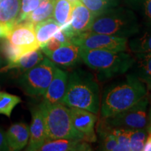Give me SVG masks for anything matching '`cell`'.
<instances>
[{
	"instance_id": "cell-16",
	"label": "cell",
	"mask_w": 151,
	"mask_h": 151,
	"mask_svg": "<svg viewBox=\"0 0 151 151\" xmlns=\"http://www.w3.org/2000/svg\"><path fill=\"white\" fill-rule=\"evenodd\" d=\"M41 151H90L92 148L89 143L84 140L59 139L47 140L39 148Z\"/></svg>"
},
{
	"instance_id": "cell-9",
	"label": "cell",
	"mask_w": 151,
	"mask_h": 151,
	"mask_svg": "<svg viewBox=\"0 0 151 151\" xmlns=\"http://www.w3.org/2000/svg\"><path fill=\"white\" fill-rule=\"evenodd\" d=\"M94 18V15L80 0L73 4L70 21L60 27V29L70 38L71 41L74 36L90 31Z\"/></svg>"
},
{
	"instance_id": "cell-36",
	"label": "cell",
	"mask_w": 151,
	"mask_h": 151,
	"mask_svg": "<svg viewBox=\"0 0 151 151\" xmlns=\"http://www.w3.org/2000/svg\"><path fill=\"white\" fill-rule=\"evenodd\" d=\"M69 1H70V2L72 3V4H74L75 2H76V1H80V0H69Z\"/></svg>"
},
{
	"instance_id": "cell-20",
	"label": "cell",
	"mask_w": 151,
	"mask_h": 151,
	"mask_svg": "<svg viewBox=\"0 0 151 151\" xmlns=\"http://www.w3.org/2000/svg\"><path fill=\"white\" fill-rule=\"evenodd\" d=\"M21 6V0L0 1V24L14 26L16 23Z\"/></svg>"
},
{
	"instance_id": "cell-18",
	"label": "cell",
	"mask_w": 151,
	"mask_h": 151,
	"mask_svg": "<svg viewBox=\"0 0 151 151\" xmlns=\"http://www.w3.org/2000/svg\"><path fill=\"white\" fill-rule=\"evenodd\" d=\"M133 65L129 70L146 86L151 87V52L134 53Z\"/></svg>"
},
{
	"instance_id": "cell-8",
	"label": "cell",
	"mask_w": 151,
	"mask_h": 151,
	"mask_svg": "<svg viewBox=\"0 0 151 151\" xmlns=\"http://www.w3.org/2000/svg\"><path fill=\"white\" fill-rule=\"evenodd\" d=\"M71 43L83 49L127 51L128 39L88 31L74 36Z\"/></svg>"
},
{
	"instance_id": "cell-4",
	"label": "cell",
	"mask_w": 151,
	"mask_h": 151,
	"mask_svg": "<svg viewBox=\"0 0 151 151\" xmlns=\"http://www.w3.org/2000/svg\"><path fill=\"white\" fill-rule=\"evenodd\" d=\"M140 27L134 11L118 6L95 16L90 31L129 39L137 35Z\"/></svg>"
},
{
	"instance_id": "cell-5",
	"label": "cell",
	"mask_w": 151,
	"mask_h": 151,
	"mask_svg": "<svg viewBox=\"0 0 151 151\" xmlns=\"http://www.w3.org/2000/svg\"><path fill=\"white\" fill-rule=\"evenodd\" d=\"M39 108L44 122L47 140L59 139L84 140L83 134L73 126L70 109L67 106L43 101Z\"/></svg>"
},
{
	"instance_id": "cell-2",
	"label": "cell",
	"mask_w": 151,
	"mask_h": 151,
	"mask_svg": "<svg viewBox=\"0 0 151 151\" xmlns=\"http://www.w3.org/2000/svg\"><path fill=\"white\" fill-rule=\"evenodd\" d=\"M61 104L69 108H78L98 114L100 92L98 83L89 71L77 69L68 73L67 90Z\"/></svg>"
},
{
	"instance_id": "cell-19",
	"label": "cell",
	"mask_w": 151,
	"mask_h": 151,
	"mask_svg": "<svg viewBox=\"0 0 151 151\" xmlns=\"http://www.w3.org/2000/svg\"><path fill=\"white\" fill-rule=\"evenodd\" d=\"M128 48L133 53L151 52V20H148L137 35L130 38Z\"/></svg>"
},
{
	"instance_id": "cell-3",
	"label": "cell",
	"mask_w": 151,
	"mask_h": 151,
	"mask_svg": "<svg viewBox=\"0 0 151 151\" xmlns=\"http://www.w3.org/2000/svg\"><path fill=\"white\" fill-rule=\"evenodd\" d=\"M82 61L97 73L99 80H107L127 73L133 65L134 55L127 51L81 48Z\"/></svg>"
},
{
	"instance_id": "cell-11",
	"label": "cell",
	"mask_w": 151,
	"mask_h": 151,
	"mask_svg": "<svg viewBox=\"0 0 151 151\" xmlns=\"http://www.w3.org/2000/svg\"><path fill=\"white\" fill-rule=\"evenodd\" d=\"M69 109L73 126L83 134L84 141L88 143L96 142L97 138L94 127L97 120V114L85 109Z\"/></svg>"
},
{
	"instance_id": "cell-28",
	"label": "cell",
	"mask_w": 151,
	"mask_h": 151,
	"mask_svg": "<svg viewBox=\"0 0 151 151\" xmlns=\"http://www.w3.org/2000/svg\"><path fill=\"white\" fill-rule=\"evenodd\" d=\"M148 132L147 128L129 129V149L131 151H141L143 150Z\"/></svg>"
},
{
	"instance_id": "cell-30",
	"label": "cell",
	"mask_w": 151,
	"mask_h": 151,
	"mask_svg": "<svg viewBox=\"0 0 151 151\" xmlns=\"http://www.w3.org/2000/svg\"><path fill=\"white\" fill-rule=\"evenodd\" d=\"M112 132L118 142L116 151L130 150L129 128L112 127Z\"/></svg>"
},
{
	"instance_id": "cell-17",
	"label": "cell",
	"mask_w": 151,
	"mask_h": 151,
	"mask_svg": "<svg viewBox=\"0 0 151 151\" xmlns=\"http://www.w3.org/2000/svg\"><path fill=\"white\" fill-rule=\"evenodd\" d=\"M44 59L42 50L41 48L30 51L24 54L17 61L7 63L0 70V72H5L12 69H17L20 72L24 73L30 69L35 67L39 62Z\"/></svg>"
},
{
	"instance_id": "cell-34",
	"label": "cell",
	"mask_w": 151,
	"mask_h": 151,
	"mask_svg": "<svg viewBox=\"0 0 151 151\" xmlns=\"http://www.w3.org/2000/svg\"><path fill=\"white\" fill-rule=\"evenodd\" d=\"M143 150L151 151V132H150L148 133L146 143H145V145H144V148H143Z\"/></svg>"
},
{
	"instance_id": "cell-6",
	"label": "cell",
	"mask_w": 151,
	"mask_h": 151,
	"mask_svg": "<svg viewBox=\"0 0 151 151\" xmlns=\"http://www.w3.org/2000/svg\"><path fill=\"white\" fill-rule=\"evenodd\" d=\"M56 67L50 59L44 58L35 67L22 73L19 84L24 93L32 97L43 95L51 82Z\"/></svg>"
},
{
	"instance_id": "cell-21",
	"label": "cell",
	"mask_w": 151,
	"mask_h": 151,
	"mask_svg": "<svg viewBox=\"0 0 151 151\" xmlns=\"http://www.w3.org/2000/svg\"><path fill=\"white\" fill-rule=\"evenodd\" d=\"M35 27L36 37L40 48L44 46L60 29V26L52 18L36 24Z\"/></svg>"
},
{
	"instance_id": "cell-24",
	"label": "cell",
	"mask_w": 151,
	"mask_h": 151,
	"mask_svg": "<svg viewBox=\"0 0 151 151\" xmlns=\"http://www.w3.org/2000/svg\"><path fill=\"white\" fill-rule=\"evenodd\" d=\"M55 0H41L39 5L35 9L26 20L35 24L52 17Z\"/></svg>"
},
{
	"instance_id": "cell-33",
	"label": "cell",
	"mask_w": 151,
	"mask_h": 151,
	"mask_svg": "<svg viewBox=\"0 0 151 151\" xmlns=\"http://www.w3.org/2000/svg\"><path fill=\"white\" fill-rule=\"evenodd\" d=\"M5 150H9L6 137V133L2 129H0V151Z\"/></svg>"
},
{
	"instance_id": "cell-35",
	"label": "cell",
	"mask_w": 151,
	"mask_h": 151,
	"mask_svg": "<svg viewBox=\"0 0 151 151\" xmlns=\"http://www.w3.org/2000/svg\"><path fill=\"white\" fill-rule=\"evenodd\" d=\"M6 60H4V58H3L2 55H1V53H0V70H1V69L3 67H4V66L6 65Z\"/></svg>"
},
{
	"instance_id": "cell-12",
	"label": "cell",
	"mask_w": 151,
	"mask_h": 151,
	"mask_svg": "<svg viewBox=\"0 0 151 151\" xmlns=\"http://www.w3.org/2000/svg\"><path fill=\"white\" fill-rule=\"evenodd\" d=\"M81 50V47L70 43L60 46L53 51L45 52L44 54L55 65L64 67H73L83 62Z\"/></svg>"
},
{
	"instance_id": "cell-7",
	"label": "cell",
	"mask_w": 151,
	"mask_h": 151,
	"mask_svg": "<svg viewBox=\"0 0 151 151\" xmlns=\"http://www.w3.org/2000/svg\"><path fill=\"white\" fill-rule=\"evenodd\" d=\"M149 97L147 94L140 101L130 108L117 113L114 116L102 118L111 127L142 129L148 125V106Z\"/></svg>"
},
{
	"instance_id": "cell-10",
	"label": "cell",
	"mask_w": 151,
	"mask_h": 151,
	"mask_svg": "<svg viewBox=\"0 0 151 151\" xmlns=\"http://www.w3.org/2000/svg\"><path fill=\"white\" fill-rule=\"evenodd\" d=\"M35 24L24 20L16 23L11 29L8 39L27 53L40 48L35 33Z\"/></svg>"
},
{
	"instance_id": "cell-26",
	"label": "cell",
	"mask_w": 151,
	"mask_h": 151,
	"mask_svg": "<svg viewBox=\"0 0 151 151\" xmlns=\"http://www.w3.org/2000/svg\"><path fill=\"white\" fill-rule=\"evenodd\" d=\"M120 0H81L89 10L97 16L105 11L118 6Z\"/></svg>"
},
{
	"instance_id": "cell-32",
	"label": "cell",
	"mask_w": 151,
	"mask_h": 151,
	"mask_svg": "<svg viewBox=\"0 0 151 151\" xmlns=\"http://www.w3.org/2000/svg\"><path fill=\"white\" fill-rule=\"evenodd\" d=\"M12 28V26L0 24V40L4 39H8Z\"/></svg>"
},
{
	"instance_id": "cell-14",
	"label": "cell",
	"mask_w": 151,
	"mask_h": 151,
	"mask_svg": "<svg viewBox=\"0 0 151 151\" xmlns=\"http://www.w3.org/2000/svg\"><path fill=\"white\" fill-rule=\"evenodd\" d=\"M68 82V73L56 67L53 77L46 91L43 94V101L50 104H61Z\"/></svg>"
},
{
	"instance_id": "cell-15",
	"label": "cell",
	"mask_w": 151,
	"mask_h": 151,
	"mask_svg": "<svg viewBox=\"0 0 151 151\" xmlns=\"http://www.w3.org/2000/svg\"><path fill=\"white\" fill-rule=\"evenodd\" d=\"M9 150H20L27 145L29 128L24 122H18L11 126L6 132Z\"/></svg>"
},
{
	"instance_id": "cell-23",
	"label": "cell",
	"mask_w": 151,
	"mask_h": 151,
	"mask_svg": "<svg viewBox=\"0 0 151 151\" xmlns=\"http://www.w3.org/2000/svg\"><path fill=\"white\" fill-rule=\"evenodd\" d=\"M72 9L73 4L69 0H55L52 18L62 27L70 21Z\"/></svg>"
},
{
	"instance_id": "cell-13",
	"label": "cell",
	"mask_w": 151,
	"mask_h": 151,
	"mask_svg": "<svg viewBox=\"0 0 151 151\" xmlns=\"http://www.w3.org/2000/svg\"><path fill=\"white\" fill-rule=\"evenodd\" d=\"M29 128V139L26 150L37 151L47 140L44 122L39 107L32 111V120Z\"/></svg>"
},
{
	"instance_id": "cell-25",
	"label": "cell",
	"mask_w": 151,
	"mask_h": 151,
	"mask_svg": "<svg viewBox=\"0 0 151 151\" xmlns=\"http://www.w3.org/2000/svg\"><path fill=\"white\" fill-rule=\"evenodd\" d=\"M0 53L7 63H10L17 61L26 52L22 48L13 44L8 39H4L0 40Z\"/></svg>"
},
{
	"instance_id": "cell-27",
	"label": "cell",
	"mask_w": 151,
	"mask_h": 151,
	"mask_svg": "<svg viewBox=\"0 0 151 151\" xmlns=\"http://www.w3.org/2000/svg\"><path fill=\"white\" fill-rule=\"evenodd\" d=\"M21 101V98L18 96L0 92V114L10 118L14 109Z\"/></svg>"
},
{
	"instance_id": "cell-31",
	"label": "cell",
	"mask_w": 151,
	"mask_h": 151,
	"mask_svg": "<svg viewBox=\"0 0 151 151\" xmlns=\"http://www.w3.org/2000/svg\"><path fill=\"white\" fill-rule=\"evenodd\" d=\"M41 1V0H21L20 14L17 18L16 23L26 20L29 14L37 9Z\"/></svg>"
},
{
	"instance_id": "cell-38",
	"label": "cell",
	"mask_w": 151,
	"mask_h": 151,
	"mask_svg": "<svg viewBox=\"0 0 151 151\" xmlns=\"http://www.w3.org/2000/svg\"><path fill=\"white\" fill-rule=\"evenodd\" d=\"M0 1H1V0H0Z\"/></svg>"
},
{
	"instance_id": "cell-29",
	"label": "cell",
	"mask_w": 151,
	"mask_h": 151,
	"mask_svg": "<svg viewBox=\"0 0 151 151\" xmlns=\"http://www.w3.org/2000/svg\"><path fill=\"white\" fill-rule=\"evenodd\" d=\"M129 9L140 13L148 20H151V0H126Z\"/></svg>"
},
{
	"instance_id": "cell-22",
	"label": "cell",
	"mask_w": 151,
	"mask_h": 151,
	"mask_svg": "<svg viewBox=\"0 0 151 151\" xmlns=\"http://www.w3.org/2000/svg\"><path fill=\"white\" fill-rule=\"evenodd\" d=\"M97 132L99 138L100 150L105 151H116L118 142L112 132V127L101 120L97 125Z\"/></svg>"
},
{
	"instance_id": "cell-37",
	"label": "cell",
	"mask_w": 151,
	"mask_h": 151,
	"mask_svg": "<svg viewBox=\"0 0 151 151\" xmlns=\"http://www.w3.org/2000/svg\"><path fill=\"white\" fill-rule=\"evenodd\" d=\"M151 88V87H150ZM150 104H151V92H150Z\"/></svg>"
},
{
	"instance_id": "cell-1",
	"label": "cell",
	"mask_w": 151,
	"mask_h": 151,
	"mask_svg": "<svg viewBox=\"0 0 151 151\" xmlns=\"http://www.w3.org/2000/svg\"><path fill=\"white\" fill-rule=\"evenodd\" d=\"M148 94L144 82L132 73L123 80L107 86L104 90L100 104L102 118L114 116L130 108Z\"/></svg>"
}]
</instances>
